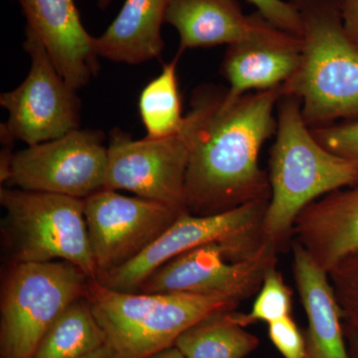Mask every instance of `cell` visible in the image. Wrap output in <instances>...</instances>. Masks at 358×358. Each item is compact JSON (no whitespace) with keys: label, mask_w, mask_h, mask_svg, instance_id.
Returning a JSON list of instances; mask_svg holds the SVG:
<instances>
[{"label":"cell","mask_w":358,"mask_h":358,"mask_svg":"<svg viewBox=\"0 0 358 358\" xmlns=\"http://www.w3.org/2000/svg\"><path fill=\"white\" fill-rule=\"evenodd\" d=\"M226 90L197 87L185 115L186 210L193 215H216L271 197L268 174L259 166V157L277 131L282 86L245 94L233 103L226 102Z\"/></svg>","instance_id":"obj_1"},{"label":"cell","mask_w":358,"mask_h":358,"mask_svg":"<svg viewBox=\"0 0 358 358\" xmlns=\"http://www.w3.org/2000/svg\"><path fill=\"white\" fill-rule=\"evenodd\" d=\"M268 174L271 197L263 236L281 250L292 243L299 214L320 197L357 183L358 166L322 147L303 120L300 99L282 95Z\"/></svg>","instance_id":"obj_2"},{"label":"cell","mask_w":358,"mask_h":358,"mask_svg":"<svg viewBox=\"0 0 358 358\" xmlns=\"http://www.w3.org/2000/svg\"><path fill=\"white\" fill-rule=\"evenodd\" d=\"M303 23L301 63L282 85L301 102L308 128L358 117V47L341 20L339 0H291Z\"/></svg>","instance_id":"obj_3"},{"label":"cell","mask_w":358,"mask_h":358,"mask_svg":"<svg viewBox=\"0 0 358 358\" xmlns=\"http://www.w3.org/2000/svg\"><path fill=\"white\" fill-rule=\"evenodd\" d=\"M112 358H148L202 320L235 312L231 296L115 291L90 279L86 294Z\"/></svg>","instance_id":"obj_4"},{"label":"cell","mask_w":358,"mask_h":358,"mask_svg":"<svg viewBox=\"0 0 358 358\" xmlns=\"http://www.w3.org/2000/svg\"><path fill=\"white\" fill-rule=\"evenodd\" d=\"M1 239L11 264L65 261L95 279L84 199L2 187Z\"/></svg>","instance_id":"obj_5"},{"label":"cell","mask_w":358,"mask_h":358,"mask_svg":"<svg viewBox=\"0 0 358 358\" xmlns=\"http://www.w3.org/2000/svg\"><path fill=\"white\" fill-rule=\"evenodd\" d=\"M90 278L65 261L11 264L1 288L0 358H33L40 341Z\"/></svg>","instance_id":"obj_6"},{"label":"cell","mask_w":358,"mask_h":358,"mask_svg":"<svg viewBox=\"0 0 358 358\" xmlns=\"http://www.w3.org/2000/svg\"><path fill=\"white\" fill-rule=\"evenodd\" d=\"M268 201L270 199L255 200L216 215L185 212L134 260L95 280L106 288L134 293L171 259L210 243L220 244L231 262L243 261L265 242L263 222Z\"/></svg>","instance_id":"obj_7"},{"label":"cell","mask_w":358,"mask_h":358,"mask_svg":"<svg viewBox=\"0 0 358 358\" xmlns=\"http://www.w3.org/2000/svg\"><path fill=\"white\" fill-rule=\"evenodd\" d=\"M25 35L23 47L31 59V68L20 86L0 96V105L9 115L1 131L29 147L79 129L81 102L77 90L58 72L38 35L28 26Z\"/></svg>","instance_id":"obj_8"},{"label":"cell","mask_w":358,"mask_h":358,"mask_svg":"<svg viewBox=\"0 0 358 358\" xmlns=\"http://www.w3.org/2000/svg\"><path fill=\"white\" fill-rule=\"evenodd\" d=\"M105 134L76 129L56 140L14 154L7 185L30 192L85 199L105 188L108 148Z\"/></svg>","instance_id":"obj_9"},{"label":"cell","mask_w":358,"mask_h":358,"mask_svg":"<svg viewBox=\"0 0 358 358\" xmlns=\"http://www.w3.org/2000/svg\"><path fill=\"white\" fill-rule=\"evenodd\" d=\"M189 128L169 138L134 140L115 128L108 145L105 188L127 190L141 199L186 210L185 178L188 164Z\"/></svg>","instance_id":"obj_10"},{"label":"cell","mask_w":358,"mask_h":358,"mask_svg":"<svg viewBox=\"0 0 358 358\" xmlns=\"http://www.w3.org/2000/svg\"><path fill=\"white\" fill-rule=\"evenodd\" d=\"M84 202L96 278L134 260L187 212L138 196H124L108 188Z\"/></svg>","instance_id":"obj_11"},{"label":"cell","mask_w":358,"mask_h":358,"mask_svg":"<svg viewBox=\"0 0 358 358\" xmlns=\"http://www.w3.org/2000/svg\"><path fill=\"white\" fill-rule=\"evenodd\" d=\"M279 251L265 241L254 255L231 262L220 244L202 245L157 268L138 292L231 296L244 301L259 293L266 273L277 265Z\"/></svg>","instance_id":"obj_12"},{"label":"cell","mask_w":358,"mask_h":358,"mask_svg":"<svg viewBox=\"0 0 358 358\" xmlns=\"http://www.w3.org/2000/svg\"><path fill=\"white\" fill-rule=\"evenodd\" d=\"M166 22L178 30L179 57L187 49L251 41L291 43L301 39L275 27L258 11L247 15L238 0H171Z\"/></svg>","instance_id":"obj_13"},{"label":"cell","mask_w":358,"mask_h":358,"mask_svg":"<svg viewBox=\"0 0 358 358\" xmlns=\"http://www.w3.org/2000/svg\"><path fill=\"white\" fill-rule=\"evenodd\" d=\"M27 26L38 35L61 76L78 90L100 70L96 37L82 24L74 0H21Z\"/></svg>","instance_id":"obj_14"},{"label":"cell","mask_w":358,"mask_h":358,"mask_svg":"<svg viewBox=\"0 0 358 358\" xmlns=\"http://www.w3.org/2000/svg\"><path fill=\"white\" fill-rule=\"evenodd\" d=\"M292 242L329 273L358 254V181L320 197L299 214Z\"/></svg>","instance_id":"obj_15"},{"label":"cell","mask_w":358,"mask_h":358,"mask_svg":"<svg viewBox=\"0 0 358 358\" xmlns=\"http://www.w3.org/2000/svg\"><path fill=\"white\" fill-rule=\"evenodd\" d=\"M293 271L307 313V357L348 358L341 324V308L329 273L300 244L292 242Z\"/></svg>","instance_id":"obj_16"},{"label":"cell","mask_w":358,"mask_h":358,"mask_svg":"<svg viewBox=\"0 0 358 358\" xmlns=\"http://www.w3.org/2000/svg\"><path fill=\"white\" fill-rule=\"evenodd\" d=\"M303 41H251L230 45L221 74L229 83L225 101L233 103L250 91H266L286 83L301 63Z\"/></svg>","instance_id":"obj_17"},{"label":"cell","mask_w":358,"mask_h":358,"mask_svg":"<svg viewBox=\"0 0 358 358\" xmlns=\"http://www.w3.org/2000/svg\"><path fill=\"white\" fill-rule=\"evenodd\" d=\"M171 0H126L115 20L96 45L99 56L113 62L141 64L162 53L166 22Z\"/></svg>","instance_id":"obj_18"},{"label":"cell","mask_w":358,"mask_h":358,"mask_svg":"<svg viewBox=\"0 0 358 358\" xmlns=\"http://www.w3.org/2000/svg\"><path fill=\"white\" fill-rule=\"evenodd\" d=\"M103 346L105 334L83 296L73 301L52 324L33 358H82Z\"/></svg>","instance_id":"obj_19"},{"label":"cell","mask_w":358,"mask_h":358,"mask_svg":"<svg viewBox=\"0 0 358 358\" xmlns=\"http://www.w3.org/2000/svg\"><path fill=\"white\" fill-rule=\"evenodd\" d=\"M231 313V312H230ZM221 313L181 334L174 345L186 358H245L259 346L258 338Z\"/></svg>","instance_id":"obj_20"},{"label":"cell","mask_w":358,"mask_h":358,"mask_svg":"<svg viewBox=\"0 0 358 358\" xmlns=\"http://www.w3.org/2000/svg\"><path fill=\"white\" fill-rule=\"evenodd\" d=\"M179 56L167 63L162 73L141 91L138 109L150 140L169 138L179 133L185 124L179 95L176 65Z\"/></svg>","instance_id":"obj_21"},{"label":"cell","mask_w":358,"mask_h":358,"mask_svg":"<svg viewBox=\"0 0 358 358\" xmlns=\"http://www.w3.org/2000/svg\"><path fill=\"white\" fill-rule=\"evenodd\" d=\"M293 308V293L282 279L277 265L272 266L266 273L262 287L259 291L251 312H231V319L240 326L246 327L258 322H275L291 315Z\"/></svg>","instance_id":"obj_22"},{"label":"cell","mask_w":358,"mask_h":358,"mask_svg":"<svg viewBox=\"0 0 358 358\" xmlns=\"http://www.w3.org/2000/svg\"><path fill=\"white\" fill-rule=\"evenodd\" d=\"M310 131L322 147L358 166V117L317 127Z\"/></svg>","instance_id":"obj_23"},{"label":"cell","mask_w":358,"mask_h":358,"mask_svg":"<svg viewBox=\"0 0 358 358\" xmlns=\"http://www.w3.org/2000/svg\"><path fill=\"white\" fill-rule=\"evenodd\" d=\"M268 324V338L282 357H307V341L291 315Z\"/></svg>","instance_id":"obj_24"},{"label":"cell","mask_w":358,"mask_h":358,"mask_svg":"<svg viewBox=\"0 0 358 358\" xmlns=\"http://www.w3.org/2000/svg\"><path fill=\"white\" fill-rule=\"evenodd\" d=\"M275 27L301 37L303 23L293 2L284 0H248Z\"/></svg>","instance_id":"obj_25"},{"label":"cell","mask_w":358,"mask_h":358,"mask_svg":"<svg viewBox=\"0 0 358 358\" xmlns=\"http://www.w3.org/2000/svg\"><path fill=\"white\" fill-rule=\"evenodd\" d=\"M338 303L358 308V254L346 259L329 273Z\"/></svg>","instance_id":"obj_26"},{"label":"cell","mask_w":358,"mask_h":358,"mask_svg":"<svg viewBox=\"0 0 358 358\" xmlns=\"http://www.w3.org/2000/svg\"><path fill=\"white\" fill-rule=\"evenodd\" d=\"M339 6L345 31L358 47V0H339Z\"/></svg>","instance_id":"obj_27"},{"label":"cell","mask_w":358,"mask_h":358,"mask_svg":"<svg viewBox=\"0 0 358 358\" xmlns=\"http://www.w3.org/2000/svg\"><path fill=\"white\" fill-rule=\"evenodd\" d=\"M148 358H186L185 355L176 348V345L171 346V348H166L162 352L155 353L152 357Z\"/></svg>","instance_id":"obj_28"},{"label":"cell","mask_w":358,"mask_h":358,"mask_svg":"<svg viewBox=\"0 0 358 358\" xmlns=\"http://www.w3.org/2000/svg\"><path fill=\"white\" fill-rule=\"evenodd\" d=\"M82 358H112L109 350H108L107 346L100 348L96 352L91 353V355H86V357Z\"/></svg>","instance_id":"obj_29"},{"label":"cell","mask_w":358,"mask_h":358,"mask_svg":"<svg viewBox=\"0 0 358 358\" xmlns=\"http://www.w3.org/2000/svg\"><path fill=\"white\" fill-rule=\"evenodd\" d=\"M110 2H112V0H96L99 8L101 9H106L107 7H109Z\"/></svg>","instance_id":"obj_30"},{"label":"cell","mask_w":358,"mask_h":358,"mask_svg":"<svg viewBox=\"0 0 358 358\" xmlns=\"http://www.w3.org/2000/svg\"><path fill=\"white\" fill-rule=\"evenodd\" d=\"M13 1H14V0H13ZM17 1H18V2H20V1H21V0H17Z\"/></svg>","instance_id":"obj_31"}]
</instances>
